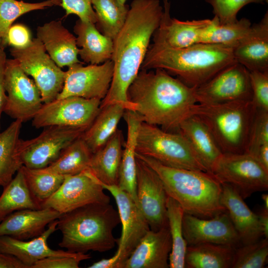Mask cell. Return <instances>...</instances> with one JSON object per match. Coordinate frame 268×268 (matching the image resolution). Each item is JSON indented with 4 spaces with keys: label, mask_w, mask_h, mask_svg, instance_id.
Returning a JSON list of instances; mask_svg holds the SVG:
<instances>
[{
    "label": "cell",
    "mask_w": 268,
    "mask_h": 268,
    "mask_svg": "<svg viewBox=\"0 0 268 268\" xmlns=\"http://www.w3.org/2000/svg\"><path fill=\"white\" fill-rule=\"evenodd\" d=\"M163 11L159 0H133L131 2L125 24L113 40V75L100 107L120 103L126 110H133L127 90L140 69Z\"/></svg>",
    "instance_id": "6da1fadb"
},
{
    "label": "cell",
    "mask_w": 268,
    "mask_h": 268,
    "mask_svg": "<svg viewBox=\"0 0 268 268\" xmlns=\"http://www.w3.org/2000/svg\"><path fill=\"white\" fill-rule=\"evenodd\" d=\"M140 69L127 90L128 101L141 122L178 133L181 123L197 103L196 88L166 71Z\"/></svg>",
    "instance_id": "7a4b0ae2"
},
{
    "label": "cell",
    "mask_w": 268,
    "mask_h": 268,
    "mask_svg": "<svg viewBox=\"0 0 268 268\" xmlns=\"http://www.w3.org/2000/svg\"><path fill=\"white\" fill-rule=\"evenodd\" d=\"M235 62L233 48L223 45L198 43L171 49L152 44L140 69H164L187 86L196 88Z\"/></svg>",
    "instance_id": "3957f363"
},
{
    "label": "cell",
    "mask_w": 268,
    "mask_h": 268,
    "mask_svg": "<svg viewBox=\"0 0 268 268\" xmlns=\"http://www.w3.org/2000/svg\"><path fill=\"white\" fill-rule=\"evenodd\" d=\"M161 180L167 195L177 201L184 212L210 218L226 210L221 202L222 185L211 173L171 167L135 152Z\"/></svg>",
    "instance_id": "277c9868"
},
{
    "label": "cell",
    "mask_w": 268,
    "mask_h": 268,
    "mask_svg": "<svg viewBox=\"0 0 268 268\" xmlns=\"http://www.w3.org/2000/svg\"><path fill=\"white\" fill-rule=\"evenodd\" d=\"M120 222L118 211L110 203L81 206L58 219L57 229L62 234L59 245L71 253L110 251L117 243L113 231Z\"/></svg>",
    "instance_id": "5b68a950"
},
{
    "label": "cell",
    "mask_w": 268,
    "mask_h": 268,
    "mask_svg": "<svg viewBox=\"0 0 268 268\" xmlns=\"http://www.w3.org/2000/svg\"><path fill=\"white\" fill-rule=\"evenodd\" d=\"M255 112L251 101H240L197 103L190 115L205 124L222 153H243L247 150Z\"/></svg>",
    "instance_id": "8992f818"
},
{
    "label": "cell",
    "mask_w": 268,
    "mask_h": 268,
    "mask_svg": "<svg viewBox=\"0 0 268 268\" xmlns=\"http://www.w3.org/2000/svg\"><path fill=\"white\" fill-rule=\"evenodd\" d=\"M135 152L167 166L207 172L181 134L144 122L138 127Z\"/></svg>",
    "instance_id": "52a82bcc"
},
{
    "label": "cell",
    "mask_w": 268,
    "mask_h": 268,
    "mask_svg": "<svg viewBox=\"0 0 268 268\" xmlns=\"http://www.w3.org/2000/svg\"><path fill=\"white\" fill-rule=\"evenodd\" d=\"M210 173L221 184L231 186L244 200L268 190V169L246 152L222 153Z\"/></svg>",
    "instance_id": "ba28073f"
},
{
    "label": "cell",
    "mask_w": 268,
    "mask_h": 268,
    "mask_svg": "<svg viewBox=\"0 0 268 268\" xmlns=\"http://www.w3.org/2000/svg\"><path fill=\"white\" fill-rule=\"evenodd\" d=\"M10 54L38 87L43 103L56 99L62 90L66 72L51 58L37 38L23 48H11Z\"/></svg>",
    "instance_id": "9c48e42d"
},
{
    "label": "cell",
    "mask_w": 268,
    "mask_h": 268,
    "mask_svg": "<svg viewBox=\"0 0 268 268\" xmlns=\"http://www.w3.org/2000/svg\"><path fill=\"white\" fill-rule=\"evenodd\" d=\"M82 128L52 126L45 128L37 136L28 140L19 139L18 151L22 166L42 169L53 163L62 151L81 137Z\"/></svg>",
    "instance_id": "30bf717a"
},
{
    "label": "cell",
    "mask_w": 268,
    "mask_h": 268,
    "mask_svg": "<svg viewBox=\"0 0 268 268\" xmlns=\"http://www.w3.org/2000/svg\"><path fill=\"white\" fill-rule=\"evenodd\" d=\"M4 85L7 98L3 112L22 123L32 120L43 104L41 93L14 59L6 60Z\"/></svg>",
    "instance_id": "8fae6325"
},
{
    "label": "cell",
    "mask_w": 268,
    "mask_h": 268,
    "mask_svg": "<svg viewBox=\"0 0 268 268\" xmlns=\"http://www.w3.org/2000/svg\"><path fill=\"white\" fill-rule=\"evenodd\" d=\"M89 169L67 175L59 189L46 201L41 208H51L61 214L81 206L96 203H110V198Z\"/></svg>",
    "instance_id": "7c38bea8"
},
{
    "label": "cell",
    "mask_w": 268,
    "mask_h": 268,
    "mask_svg": "<svg viewBox=\"0 0 268 268\" xmlns=\"http://www.w3.org/2000/svg\"><path fill=\"white\" fill-rule=\"evenodd\" d=\"M101 100L69 96L43 103L32 119L36 128L60 126L86 130L98 113Z\"/></svg>",
    "instance_id": "4fadbf2b"
},
{
    "label": "cell",
    "mask_w": 268,
    "mask_h": 268,
    "mask_svg": "<svg viewBox=\"0 0 268 268\" xmlns=\"http://www.w3.org/2000/svg\"><path fill=\"white\" fill-rule=\"evenodd\" d=\"M198 103L217 104L251 101L250 71L235 62L224 67L207 81L196 88Z\"/></svg>",
    "instance_id": "5bb4252c"
},
{
    "label": "cell",
    "mask_w": 268,
    "mask_h": 268,
    "mask_svg": "<svg viewBox=\"0 0 268 268\" xmlns=\"http://www.w3.org/2000/svg\"><path fill=\"white\" fill-rule=\"evenodd\" d=\"M100 184L112 194L118 207L122 230L121 236L117 240L118 250L113 256L116 259L115 268H123L125 262L150 229L138 205L128 194L117 186Z\"/></svg>",
    "instance_id": "9a60e30c"
},
{
    "label": "cell",
    "mask_w": 268,
    "mask_h": 268,
    "mask_svg": "<svg viewBox=\"0 0 268 268\" xmlns=\"http://www.w3.org/2000/svg\"><path fill=\"white\" fill-rule=\"evenodd\" d=\"M114 64L111 60L99 65L83 66L76 63L68 67L62 91L56 99L77 96L102 100L112 80Z\"/></svg>",
    "instance_id": "2e32d148"
},
{
    "label": "cell",
    "mask_w": 268,
    "mask_h": 268,
    "mask_svg": "<svg viewBox=\"0 0 268 268\" xmlns=\"http://www.w3.org/2000/svg\"><path fill=\"white\" fill-rule=\"evenodd\" d=\"M135 157L137 205L150 230L157 231L168 225V195L156 173L143 160Z\"/></svg>",
    "instance_id": "e0dca14e"
},
{
    "label": "cell",
    "mask_w": 268,
    "mask_h": 268,
    "mask_svg": "<svg viewBox=\"0 0 268 268\" xmlns=\"http://www.w3.org/2000/svg\"><path fill=\"white\" fill-rule=\"evenodd\" d=\"M183 233L187 246L213 243L237 247L241 245L226 210L210 218H200L184 212Z\"/></svg>",
    "instance_id": "ac0fdd59"
},
{
    "label": "cell",
    "mask_w": 268,
    "mask_h": 268,
    "mask_svg": "<svg viewBox=\"0 0 268 268\" xmlns=\"http://www.w3.org/2000/svg\"><path fill=\"white\" fill-rule=\"evenodd\" d=\"M169 0H163V13L159 25L152 35V44L163 48L181 49L200 43L211 19L181 21L172 18Z\"/></svg>",
    "instance_id": "d6986e66"
},
{
    "label": "cell",
    "mask_w": 268,
    "mask_h": 268,
    "mask_svg": "<svg viewBox=\"0 0 268 268\" xmlns=\"http://www.w3.org/2000/svg\"><path fill=\"white\" fill-rule=\"evenodd\" d=\"M172 241L168 225L149 230L140 240L123 268H168Z\"/></svg>",
    "instance_id": "ffe728a7"
},
{
    "label": "cell",
    "mask_w": 268,
    "mask_h": 268,
    "mask_svg": "<svg viewBox=\"0 0 268 268\" xmlns=\"http://www.w3.org/2000/svg\"><path fill=\"white\" fill-rule=\"evenodd\" d=\"M58 219L49 225L48 228L40 236L21 240L9 236H0V252L14 256L28 268L37 261L50 256H71L79 253L56 250L50 248L47 243L49 237L57 230Z\"/></svg>",
    "instance_id": "44dd1931"
},
{
    "label": "cell",
    "mask_w": 268,
    "mask_h": 268,
    "mask_svg": "<svg viewBox=\"0 0 268 268\" xmlns=\"http://www.w3.org/2000/svg\"><path fill=\"white\" fill-rule=\"evenodd\" d=\"M221 185V202L228 213L241 245L252 243L264 237L258 214L249 208L233 188Z\"/></svg>",
    "instance_id": "7402d4cb"
},
{
    "label": "cell",
    "mask_w": 268,
    "mask_h": 268,
    "mask_svg": "<svg viewBox=\"0 0 268 268\" xmlns=\"http://www.w3.org/2000/svg\"><path fill=\"white\" fill-rule=\"evenodd\" d=\"M61 214L49 207L16 211L0 222V236L7 235L28 240L42 234L46 227L58 219Z\"/></svg>",
    "instance_id": "603a6c76"
},
{
    "label": "cell",
    "mask_w": 268,
    "mask_h": 268,
    "mask_svg": "<svg viewBox=\"0 0 268 268\" xmlns=\"http://www.w3.org/2000/svg\"><path fill=\"white\" fill-rule=\"evenodd\" d=\"M37 38L60 67L82 63L78 59L76 37L61 21H52L38 26Z\"/></svg>",
    "instance_id": "cb8c5ba5"
},
{
    "label": "cell",
    "mask_w": 268,
    "mask_h": 268,
    "mask_svg": "<svg viewBox=\"0 0 268 268\" xmlns=\"http://www.w3.org/2000/svg\"><path fill=\"white\" fill-rule=\"evenodd\" d=\"M233 54L235 61L249 71H268V11L233 48Z\"/></svg>",
    "instance_id": "d4e9b609"
},
{
    "label": "cell",
    "mask_w": 268,
    "mask_h": 268,
    "mask_svg": "<svg viewBox=\"0 0 268 268\" xmlns=\"http://www.w3.org/2000/svg\"><path fill=\"white\" fill-rule=\"evenodd\" d=\"M178 133L186 139L199 160L210 173L222 153L207 127L198 117L190 115L181 123Z\"/></svg>",
    "instance_id": "484cf974"
},
{
    "label": "cell",
    "mask_w": 268,
    "mask_h": 268,
    "mask_svg": "<svg viewBox=\"0 0 268 268\" xmlns=\"http://www.w3.org/2000/svg\"><path fill=\"white\" fill-rule=\"evenodd\" d=\"M73 31L77 36V46L80 48L78 55L83 62L99 65L111 60L113 41L101 33L94 23L78 19Z\"/></svg>",
    "instance_id": "4316f807"
},
{
    "label": "cell",
    "mask_w": 268,
    "mask_h": 268,
    "mask_svg": "<svg viewBox=\"0 0 268 268\" xmlns=\"http://www.w3.org/2000/svg\"><path fill=\"white\" fill-rule=\"evenodd\" d=\"M123 143V133L117 129L106 143L93 153L89 169L100 183L117 186Z\"/></svg>",
    "instance_id": "83f0119b"
},
{
    "label": "cell",
    "mask_w": 268,
    "mask_h": 268,
    "mask_svg": "<svg viewBox=\"0 0 268 268\" xmlns=\"http://www.w3.org/2000/svg\"><path fill=\"white\" fill-rule=\"evenodd\" d=\"M127 124V137L123 150L117 186L128 194L137 204L135 147L138 127L141 122L133 111L126 110L123 117Z\"/></svg>",
    "instance_id": "f1b7e54d"
},
{
    "label": "cell",
    "mask_w": 268,
    "mask_h": 268,
    "mask_svg": "<svg viewBox=\"0 0 268 268\" xmlns=\"http://www.w3.org/2000/svg\"><path fill=\"white\" fill-rule=\"evenodd\" d=\"M126 110L125 107L120 103L100 107L93 122L81 136L93 153L101 148L114 134Z\"/></svg>",
    "instance_id": "f546056e"
},
{
    "label": "cell",
    "mask_w": 268,
    "mask_h": 268,
    "mask_svg": "<svg viewBox=\"0 0 268 268\" xmlns=\"http://www.w3.org/2000/svg\"><path fill=\"white\" fill-rule=\"evenodd\" d=\"M236 248L213 243L188 245L185 256V268H231Z\"/></svg>",
    "instance_id": "4dcf8cb0"
},
{
    "label": "cell",
    "mask_w": 268,
    "mask_h": 268,
    "mask_svg": "<svg viewBox=\"0 0 268 268\" xmlns=\"http://www.w3.org/2000/svg\"><path fill=\"white\" fill-rule=\"evenodd\" d=\"M22 124L15 120L0 133V186L3 188L22 166L18 147Z\"/></svg>",
    "instance_id": "1f68e13d"
},
{
    "label": "cell",
    "mask_w": 268,
    "mask_h": 268,
    "mask_svg": "<svg viewBox=\"0 0 268 268\" xmlns=\"http://www.w3.org/2000/svg\"><path fill=\"white\" fill-rule=\"evenodd\" d=\"M93 153L81 136L65 148L45 171L63 175H73L89 169Z\"/></svg>",
    "instance_id": "d6a6232c"
},
{
    "label": "cell",
    "mask_w": 268,
    "mask_h": 268,
    "mask_svg": "<svg viewBox=\"0 0 268 268\" xmlns=\"http://www.w3.org/2000/svg\"><path fill=\"white\" fill-rule=\"evenodd\" d=\"M40 208V205L32 197L19 169L14 177L3 187L0 196V222L16 211Z\"/></svg>",
    "instance_id": "836d02e7"
},
{
    "label": "cell",
    "mask_w": 268,
    "mask_h": 268,
    "mask_svg": "<svg viewBox=\"0 0 268 268\" xmlns=\"http://www.w3.org/2000/svg\"><path fill=\"white\" fill-rule=\"evenodd\" d=\"M167 216L172 241L169 257L170 268H184L187 244L183 233L184 210L174 199L168 196L166 202Z\"/></svg>",
    "instance_id": "e575fe53"
},
{
    "label": "cell",
    "mask_w": 268,
    "mask_h": 268,
    "mask_svg": "<svg viewBox=\"0 0 268 268\" xmlns=\"http://www.w3.org/2000/svg\"><path fill=\"white\" fill-rule=\"evenodd\" d=\"M252 24L246 18L226 24H220L216 16L201 36L200 43L221 44L233 48L246 36Z\"/></svg>",
    "instance_id": "d590c367"
},
{
    "label": "cell",
    "mask_w": 268,
    "mask_h": 268,
    "mask_svg": "<svg viewBox=\"0 0 268 268\" xmlns=\"http://www.w3.org/2000/svg\"><path fill=\"white\" fill-rule=\"evenodd\" d=\"M91 2L99 31L113 40L125 24L129 6L117 0H91Z\"/></svg>",
    "instance_id": "8d00e7d4"
},
{
    "label": "cell",
    "mask_w": 268,
    "mask_h": 268,
    "mask_svg": "<svg viewBox=\"0 0 268 268\" xmlns=\"http://www.w3.org/2000/svg\"><path fill=\"white\" fill-rule=\"evenodd\" d=\"M20 169L32 197L40 205L59 189L65 177L42 169H31L24 166Z\"/></svg>",
    "instance_id": "74e56055"
},
{
    "label": "cell",
    "mask_w": 268,
    "mask_h": 268,
    "mask_svg": "<svg viewBox=\"0 0 268 268\" xmlns=\"http://www.w3.org/2000/svg\"><path fill=\"white\" fill-rule=\"evenodd\" d=\"M55 5H61L55 0H47L39 2H27L17 0H0V35L2 45L5 47V40L8 29L19 17L27 12L47 8Z\"/></svg>",
    "instance_id": "f35d334b"
},
{
    "label": "cell",
    "mask_w": 268,
    "mask_h": 268,
    "mask_svg": "<svg viewBox=\"0 0 268 268\" xmlns=\"http://www.w3.org/2000/svg\"><path fill=\"white\" fill-rule=\"evenodd\" d=\"M268 238L240 245L234 251L231 268H263L268 262Z\"/></svg>",
    "instance_id": "ab89813d"
},
{
    "label": "cell",
    "mask_w": 268,
    "mask_h": 268,
    "mask_svg": "<svg viewBox=\"0 0 268 268\" xmlns=\"http://www.w3.org/2000/svg\"><path fill=\"white\" fill-rule=\"evenodd\" d=\"M212 7L213 12L220 24L235 22L238 20L237 15L246 5L256 3L264 4L268 0H205Z\"/></svg>",
    "instance_id": "60d3db41"
},
{
    "label": "cell",
    "mask_w": 268,
    "mask_h": 268,
    "mask_svg": "<svg viewBox=\"0 0 268 268\" xmlns=\"http://www.w3.org/2000/svg\"><path fill=\"white\" fill-rule=\"evenodd\" d=\"M268 144V111L256 109L246 153L254 155L261 146Z\"/></svg>",
    "instance_id": "b9f144b4"
},
{
    "label": "cell",
    "mask_w": 268,
    "mask_h": 268,
    "mask_svg": "<svg viewBox=\"0 0 268 268\" xmlns=\"http://www.w3.org/2000/svg\"><path fill=\"white\" fill-rule=\"evenodd\" d=\"M249 71L251 102L256 109L268 111V71Z\"/></svg>",
    "instance_id": "7bdbcfd3"
},
{
    "label": "cell",
    "mask_w": 268,
    "mask_h": 268,
    "mask_svg": "<svg viewBox=\"0 0 268 268\" xmlns=\"http://www.w3.org/2000/svg\"><path fill=\"white\" fill-rule=\"evenodd\" d=\"M67 15L75 14L83 21L96 23L97 16L91 0H61Z\"/></svg>",
    "instance_id": "ee69618b"
},
{
    "label": "cell",
    "mask_w": 268,
    "mask_h": 268,
    "mask_svg": "<svg viewBox=\"0 0 268 268\" xmlns=\"http://www.w3.org/2000/svg\"><path fill=\"white\" fill-rule=\"evenodd\" d=\"M90 258V255L80 253L71 256H50L37 261L31 268H78L80 262Z\"/></svg>",
    "instance_id": "f6af8a7d"
},
{
    "label": "cell",
    "mask_w": 268,
    "mask_h": 268,
    "mask_svg": "<svg viewBox=\"0 0 268 268\" xmlns=\"http://www.w3.org/2000/svg\"><path fill=\"white\" fill-rule=\"evenodd\" d=\"M32 40L29 29L21 24L12 25L8 30L5 46L14 48H23L28 46Z\"/></svg>",
    "instance_id": "bcb514c9"
},
{
    "label": "cell",
    "mask_w": 268,
    "mask_h": 268,
    "mask_svg": "<svg viewBox=\"0 0 268 268\" xmlns=\"http://www.w3.org/2000/svg\"><path fill=\"white\" fill-rule=\"evenodd\" d=\"M4 48L2 46L0 49V119L4 111L7 98L4 85V71L7 59Z\"/></svg>",
    "instance_id": "7dc6e473"
},
{
    "label": "cell",
    "mask_w": 268,
    "mask_h": 268,
    "mask_svg": "<svg viewBox=\"0 0 268 268\" xmlns=\"http://www.w3.org/2000/svg\"><path fill=\"white\" fill-rule=\"evenodd\" d=\"M0 268H28L14 256L0 252Z\"/></svg>",
    "instance_id": "c3c4849f"
},
{
    "label": "cell",
    "mask_w": 268,
    "mask_h": 268,
    "mask_svg": "<svg viewBox=\"0 0 268 268\" xmlns=\"http://www.w3.org/2000/svg\"><path fill=\"white\" fill-rule=\"evenodd\" d=\"M257 214L263 231L264 236L268 238V209L264 206Z\"/></svg>",
    "instance_id": "681fc988"
},
{
    "label": "cell",
    "mask_w": 268,
    "mask_h": 268,
    "mask_svg": "<svg viewBox=\"0 0 268 268\" xmlns=\"http://www.w3.org/2000/svg\"><path fill=\"white\" fill-rule=\"evenodd\" d=\"M253 156L268 169V144L260 147Z\"/></svg>",
    "instance_id": "f907efd6"
},
{
    "label": "cell",
    "mask_w": 268,
    "mask_h": 268,
    "mask_svg": "<svg viewBox=\"0 0 268 268\" xmlns=\"http://www.w3.org/2000/svg\"><path fill=\"white\" fill-rule=\"evenodd\" d=\"M262 199L264 202V207L268 209V194H263L262 195Z\"/></svg>",
    "instance_id": "816d5d0a"
},
{
    "label": "cell",
    "mask_w": 268,
    "mask_h": 268,
    "mask_svg": "<svg viewBox=\"0 0 268 268\" xmlns=\"http://www.w3.org/2000/svg\"><path fill=\"white\" fill-rule=\"evenodd\" d=\"M119 3H120L121 4H126V2L127 0H117Z\"/></svg>",
    "instance_id": "f5cc1de1"
},
{
    "label": "cell",
    "mask_w": 268,
    "mask_h": 268,
    "mask_svg": "<svg viewBox=\"0 0 268 268\" xmlns=\"http://www.w3.org/2000/svg\"><path fill=\"white\" fill-rule=\"evenodd\" d=\"M2 46V40H1V36L0 35V48Z\"/></svg>",
    "instance_id": "db71d44e"
},
{
    "label": "cell",
    "mask_w": 268,
    "mask_h": 268,
    "mask_svg": "<svg viewBox=\"0 0 268 268\" xmlns=\"http://www.w3.org/2000/svg\"><path fill=\"white\" fill-rule=\"evenodd\" d=\"M61 3V0H55Z\"/></svg>",
    "instance_id": "11a10c76"
},
{
    "label": "cell",
    "mask_w": 268,
    "mask_h": 268,
    "mask_svg": "<svg viewBox=\"0 0 268 268\" xmlns=\"http://www.w3.org/2000/svg\"></svg>",
    "instance_id": "9f6ffc18"
}]
</instances>
